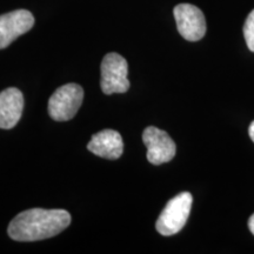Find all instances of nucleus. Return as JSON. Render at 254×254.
I'll return each mask as SVG.
<instances>
[{"label":"nucleus","mask_w":254,"mask_h":254,"mask_svg":"<svg viewBox=\"0 0 254 254\" xmlns=\"http://www.w3.org/2000/svg\"><path fill=\"white\" fill-rule=\"evenodd\" d=\"M69 224L71 215L65 209L31 208L9 222L7 232L15 241H38L62 233Z\"/></svg>","instance_id":"f257e3e1"},{"label":"nucleus","mask_w":254,"mask_h":254,"mask_svg":"<svg viewBox=\"0 0 254 254\" xmlns=\"http://www.w3.org/2000/svg\"><path fill=\"white\" fill-rule=\"evenodd\" d=\"M192 202L193 198L189 192H183L171 199L155 224L159 233L161 236L170 237L182 231L190 217Z\"/></svg>","instance_id":"f03ea898"},{"label":"nucleus","mask_w":254,"mask_h":254,"mask_svg":"<svg viewBox=\"0 0 254 254\" xmlns=\"http://www.w3.org/2000/svg\"><path fill=\"white\" fill-rule=\"evenodd\" d=\"M84 90L78 84H66L51 95L49 100L50 117L56 122H67L80 109Z\"/></svg>","instance_id":"7ed1b4c3"},{"label":"nucleus","mask_w":254,"mask_h":254,"mask_svg":"<svg viewBox=\"0 0 254 254\" xmlns=\"http://www.w3.org/2000/svg\"><path fill=\"white\" fill-rule=\"evenodd\" d=\"M128 65L118 53H109L101 63V90L105 94L125 93L129 88Z\"/></svg>","instance_id":"20e7f679"},{"label":"nucleus","mask_w":254,"mask_h":254,"mask_svg":"<svg viewBox=\"0 0 254 254\" xmlns=\"http://www.w3.org/2000/svg\"><path fill=\"white\" fill-rule=\"evenodd\" d=\"M142 141L147 147V160L153 165L168 163L177 152L176 142L168 133L154 126L146 127L142 133Z\"/></svg>","instance_id":"39448f33"},{"label":"nucleus","mask_w":254,"mask_h":254,"mask_svg":"<svg viewBox=\"0 0 254 254\" xmlns=\"http://www.w3.org/2000/svg\"><path fill=\"white\" fill-rule=\"evenodd\" d=\"M177 27L184 39L198 41L206 33V19L201 9L190 4H179L174 7Z\"/></svg>","instance_id":"423d86ee"},{"label":"nucleus","mask_w":254,"mask_h":254,"mask_svg":"<svg viewBox=\"0 0 254 254\" xmlns=\"http://www.w3.org/2000/svg\"><path fill=\"white\" fill-rule=\"evenodd\" d=\"M34 17L27 9H15L0 15V50L33 27Z\"/></svg>","instance_id":"0eeeda50"},{"label":"nucleus","mask_w":254,"mask_h":254,"mask_svg":"<svg viewBox=\"0 0 254 254\" xmlns=\"http://www.w3.org/2000/svg\"><path fill=\"white\" fill-rule=\"evenodd\" d=\"M24 109V95L18 88L0 92V128L9 129L17 125Z\"/></svg>","instance_id":"6e6552de"},{"label":"nucleus","mask_w":254,"mask_h":254,"mask_svg":"<svg viewBox=\"0 0 254 254\" xmlns=\"http://www.w3.org/2000/svg\"><path fill=\"white\" fill-rule=\"evenodd\" d=\"M87 148L98 157L116 160L122 157L124 152L123 138L120 133L114 129H104L92 136Z\"/></svg>","instance_id":"1a4fd4ad"},{"label":"nucleus","mask_w":254,"mask_h":254,"mask_svg":"<svg viewBox=\"0 0 254 254\" xmlns=\"http://www.w3.org/2000/svg\"><path fill=\"white\" fill-rule=\"evenodd\" d=\"M244 36L250 51L254 52V9L247 17L245 25H244Z\"/></svg>","instance_id":"9d476101"},{"label":"nucleus","mask_w":254,"mask_h":254,"mask_svg":"<svg viewBox=\"0 0 254 254\" xmlns=\"http://www.w3.org/2000/svg\"><path fill=\"white\" fill-rule=\"evenodd\" d=\"M249 228L250 231L254 234V214L251 215V218L249 219Z\"/></svg>","instance_id":"9b49d317"},{"label":"nucleus","mask_w":254,"mask_h":254,"mask_svg":"<svg viewBox=\"0 0 254 254\" xmlns=\"http://www.w3.org/2000/svg\"><path fill=\"white\" fill-rule=\"evenodd\" d=\"M249 134H250V138L252 139V141L254 142V122L250 125V128H249Z\"/></svg>","instance_id":"f8f14e48"}]
</instances>
